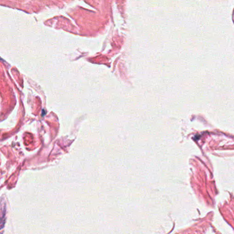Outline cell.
<instances>
[{"instance_id": "obj_1", "label": "cell", "mask_w": 234, "mask_h": 234, "mask_svg": "<svg viewBox=\"0 0 234 234\" xmlns=\"http://www.w3.org/2000/svg\"><path fill=\"white\" fill-rule=\"evenodd\" d=\"M5 214H6V211L3 210V211H2V226H1V228L2 229L4 227V222H5Z\"/></svg>"}]
</instances>
